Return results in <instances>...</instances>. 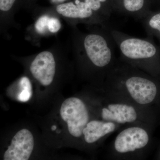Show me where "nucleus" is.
Masks as SVG:
<instances>
[{"mask_svg":"<svg viewBox=\"0 0 160 160\" xmlns=\"http://www.w3.org/2000/svg\"><path fill=\"white\" fill-rule=\"evenodd\" d=\"M154 158L155 160H160V143L157 150L156 153L155 155Z\"/></svg>","mask_w":160,"mask_h":160,"instance_id":"obj_18","label":"nucleus"},{"mask_svg":"<svg viewBox=\"0 0 160 160\" xmlns=\"http://www.w3.org/2000/svg\"><path fill=\"white\" fill-rule=\"evenodd\" d=\"M141 21L148 36L155 37L160 41V10L150 11Z\"/></svg>","mask_w":160,"mask_h":160,"instance_id":"obj_12","label":"nucleus"},{"mask_svg":"<svg viewBox=\"0 0 160 160\" xmlns=\"http://www.w3.org/2000/svg\"><path fill=\"white\" fill-rule=\"evenodd\" d=\"M117 11L121 15L141 21L150 12L146 0H122V6Z\"/></svg>","mask_w":160,"mask_h":160,"instance_id":"obj_11","label":"nucleus"},{"mask_svg":"<svg viewBox=\"0 0 160 160\" xmlns=\"http://www.w3.org/2000/svg\"><path fill=\"white\" fill-rule=\"evenodd\" d=\"M156 128L143 125L122 126L109 145V159H145L153 147V134Z\"/></svg>","mask_w":160,"mask_h":160,"instance_id":"obj_4","label":"nucleus"},{"mask_svg":"<svg viewBox=\"0 0 160 160\" xmlns=\"http://www.w3.org/2000/svg\"><path fill=\"white\" fill-rule=\"evenodd\" d=\"M22 91L18 96V100L21 102H28L32 95V87L29 78L23 77L20 80Z\"/></svg>","mask_w":160,"mask_h":160,"instance_id":"obj_14","label":"nucleus"},{"mask_svg":"<svg viewBox=\"0 0 160 160\" xmlns=\"http://www.w3.org/2000/svg\"><path fill=\"white\" fill-rule=\"evenodd\" d=\"M31 74L43 86H49L52 83L56 72V62L50 52H40L35 58L30 66Z\"/></svg>","mask_w":160,"mask_h":160,"instance_id":"obj_8","label":"nucleus"},{"mask_svg":"<svg viewBox=\"0 0 160 160\" xmlns=\"http://www.w3.org/2000/svg\"><path fill=\"white\" fill-rule=\"evenodd\" d=\"M60 112L62 119L67 123L69 133L73 137L82 138L84 128L91 119L85 102L79 98H68L63 102Z\"/></svg>","mask_w":160,"mask_h":160,"instance_id":"obj_6","label":"nucleus"},{"mask_svg":"<svg viewBox=\"0 0 160 160\" xmlns=\"http://www.w3.org/2000/svg\"><path fill=\"white\" fill-rule=\"evenodd\" d=\"M49 18L48 16L43 15L38 19L35 24L36 30L39 34H44L48 30V22Z\"/></svg>","mask_w":160,"mask_h":160,"instance_id":"obj_15","label":"nucleus"},{"mask_svg":"<svg viewBox=\"0 0 160 160\" xmlns=\"http://www.w3.org/2000/svg\"><path fill=\"white\" fill-rule=\"evenodd\" d=\"M58 2H64L65 0H57Z\"/></svg>","mask_w":160,"mask_h":160,"instance_id":"obj_20","label":"nucleus"},{"mask_svg":"<svg viewBox=\"0 0 160 160\" xmlns=\"http://www.w3.org/2000/svg\"><path fill=\"white\" fill-rule=\"evenodd\" d=\"M34 148V138L31 132L26 129L17 132L10 146L5 151L4 160H28Z\"/></svg>","mask_w":160,"mask_h":160,"instance_id":"obj_7","label":"nucleus"},{"mask_svg":"<svg viewBox=\"0 0 160 160\" xmlns=\"http://www.w3.org/2000/svg\"><path fill=\"white\" fill-rule=\"evenodd\" d=\"M102 91L95 109L98 118L122 126L143 125L156 127L160 122L158 109L138 106Z\"/></svg>","mask_w":160,"mask_h":160,"instance_id":"obj_2","label":"nucleus"},{"mask_svg":"<svg viewBox=\"0 0 160 160\" xmlns=\"http://www.w3.org/2000/svg\"><path fill=\"white\" fill-rule=\"evenodd\" d=\"M56 11L64 17L75 19L83 21H90L91 23H97L105 26L106 22L95 12L86 2L76 0L72 2L58 5Z\"/></svg>","mask_w":160,"mask_h":160,"instance_id":"obj_9","label":"nucleus"},{"mask_svg":"<svg viewBox=\"0 0 160 160\" xmlns=\"http://www.w3.org/2000/svg\"><path fill=\"white\" fill-rule=\"evenodd\" d=\"M107 0H85L91 7L92 10L102 18L105 22L109 20L112 11L103 7V4L107 2Z\"/></svg>","mask_w":160,"mask_h":160,"instance_id":"obj_13","label":"nucleus"},{"mask_svg":"<svg viewBox=\"0 0 160 160\" xmlns=\"http://www.w3.org/2000/svg\"><path fill=\"white\" fill-rule=\"evenodd\" d=\"M109 29L105 26L101 31L88 33L82 39L83 56L97 72L101 87L118 59L115 55L116 44Z\"/></svg>","mask_w":160,"mask_h":160,"instance_id":"obj_5","label":"nucleus"},{"mask_svg":"<svg viewBox=\"0 0 160 160\" xmlns=\"http://www.w3.org/2000/svg\"><path fill=\"white\" fill-rule=\"evenodd\" d=\"M109 30L119 49L120 59L160 80V47L152 38H140Z\"/></svg>","mask_w":160,"mask_h":160,"instance_id":"obj_3","label":"nucleus"},{"mask_svg":"<svg viewBox=\"0 0 160 160\" xmlns=\"http://www.w3.org/2000/svg\"><path fill=\"white\" fill-rule=\"evenodd\" d=\"M122 126L119 124L104 121L98 118L91 119L83 130V140L87 145H94L105 139Z\"/></svg>","mask_w":160,"mask_h":160,"instance_id":"obj_10","label":"nucleus"},{"mask_svg":"<svg viewBox=\"0 0 160 160\" xmlns=\"http://www.w3.org/2000/svg\"><path fill=\"white\" fill-rule=\"evenodd\" d=\"M101 89L138 106L160 111V80L120 58L109 71Z\"/></svg>","mask_w":160,"mask_h":160,"instance_id":"obj_1","label":"nucleus"},{"mask_svg":"<svg viewBox=\"0 0 160 160\" xmlns=\"http://www.w3.org/2000/svg\"><path fill=\"white\" fill-rule=\"evenodd\" d=\"M16 0H0V9L1 11H9L13 6Z\"/></svg>","mask_w":160,"mask_h":160,"instance_id":"obj_17","label":"nucleus"},{"mask_svg":"<svg viewBox=\"0 0 160 160\" xmlns=\"http://www.w3.org/2000/svg\"><path fill=\"white\" fill-rule=\"evenodd\" d=\"M57 127L56 126H53L52 127V130H55L56 129Z\"/></svg>","mask_w":160,"mask_h":160,"instance_id":"obj_19","label":"nucleus"},{"mask_svg":"<svg viewBox=\"0 0 160 160\" xmlns=\"http://www.w3.org/2000/svg\"><path fill=\"white\" fill-rule=\"evenodd\" d=\"M48 30L52 33H56L62 27L61 22L56 18H49L48 22Z\"/></svg>","mask_w":160,"mask_h":160,"instance_id":"obj_16","label":"nucleus"}]
</instances>
